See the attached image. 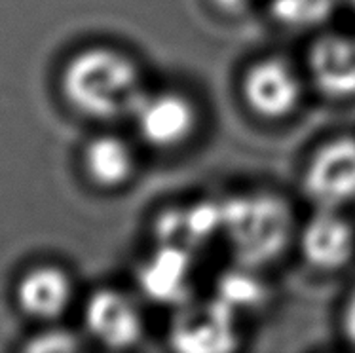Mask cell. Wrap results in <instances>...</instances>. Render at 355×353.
<instances>
[{
  "instance_id": "cell-5",
  "label": "cell",
  "mask_w": 355,
  "mask_h": 353,
  "mask_svg": "<svg viewBox=\"0 0 355 353\" xmlns=\"http://www.w3.org/2000/svg\"><path fill=\"white\" fill-rule=\"evenodd\" d=\"M171 329L175 350L189 353H220L238 346L236 311L223 300L181 306Z\"/></svg>"
},
{
  "instance_id": "cell-13",
  "label": "cell",
  "mask_w": 355,
  "mask_h": 353,
  "mask_svg": "<svg viewBox=\"0 0 355 353\" xmlns=\"http://www.w3.org/2000/svg\"><path fill=\"white\" fill-rule=\"evenodd\" d=\"M84 166L99 187L118 188L135 173V154L122 137L99 135L86 146Z\"/></svg>"
},
{
  "instance_id": "cell-12",
  "label": "cell",
  "mask_w": 355,
  "mask_h": 353,
  "mask_svg": "<svg viewBox=\"0 0 355 353\" xmlns=\"http://www.w3.org/2000/svg\"><path fill=\"white\" fill-rule=\"evenodd\" d=\"M73 298L71 279L58 268H37L23 277L19 285V302L37 318H58Z\"/></svg>"
},
{
  "instance_id": "cell-3",
  "label": "cell",
  "mask_w": 355,
  "mask_h": 353,
  "mask_svg": "<svg viewBox=\"0 0 355 353\" xmlns=\"http://www.w3.org/2000/svg\"><path fill=\"white\" fill-rule=\"evenodd\" d=\"M304 194L319 207L338 209L355 200V137H336L313 154L302 177Z\"/></svg>"
},
{
  "instance_id": "cell-18",
  "label": "cell",
  "mask_w": 355,
  "mask_h": 353,
  "mask_svg": "<svg viewBox=\"0 0 355 353\" xmlns=\"http://www.w3.org/2000/svg\"><path fill=\"white\" fill-rule=\"evenodd\" d=\"M218 6L223 8L225 12H230V14H241L249 8V2L251 0H215Z\"/></svg>"
},
{
  "instance_id": "cell-11",
  "label": "cell",
  "mask_w": 355,
  "mask_h": 353,
  "mask_svg": "<svg viewBox=\"0 0 355 353\" xmlns=\"http://www.w3.org/2000/svg\"><path fill=\"white\" fill-rule=\"evenodd\" d=\"M313 84L331 99L355 97V38L340 33L319 36L308 53Z\"/></svg>"
},
{
  "instance_id": "cell-7",
  "label": "cell",
  "mask_w": 355,
  "mask_h": 353,
  "mask_svg": "<svg viewBox=\"0 0 355 353\" xmlns=\"http://www.w3.org/2000/svg\"><path fill=\"white\" fill-rule=\"evenodd\" d=\"M192 255L182 247L158 243L137 270V283L145 296L164 306L181 308L189 304L194 289Z\"/></svg>"
},
{
  "instance_id": "cell-10",
  "label": "cell",
  "mask_w": 355,
  "mask_h": 353,
  "mask_svg": "<svg viewBox=\"0 0 355 353\" xmlns=\"http://www.w3.org/2000/svg\"><path fill=\"white\" fill-rule=\"evenodd\" d=\"M223 234V202L202 200L184 207L162 211L154 223V236L162 246L198 251Z\"/></svg>"
},
{
  "instance_id": "cell-1",
  "label": "cell",
  "mask_w": 355,
  "mask_h": 353,
  "mask_svg": "<svg viewBox=\"0 0 355 353\" xmlns=\"http://www.w3.org/2000/svg\"><path fill=\"white\" fill-rule=\"evenodd\" d=\"M63 92L74 108L99 120L131 116L146 94L135 61L112 48H87L63 72Z\"/></svg>"
},
{
  "instance_id": "cell-19",
  "label": "cell",
  "mask_w": 355,
  "mask_h": 353,
  "mask_svg": "<svg viewBox=\"0 0 355 353\" xmlns=\"http://www.w3.org/2000/svg\"><path fill=\"white\" fill-rule=\"evenodd\" d=\"M348 2H349V6H352L355 10V0H348Z\"/></svg>"
},
{
  "instance_id": "cell-8",
  "label": "cell",
  "mask_w": 355,
  "mask_h": 353,
  "mask_svg": "<svg viewBox=\"0 0 355 353\" xmlns=\"http://www.w3.org/2000/svg\"><path fill=\"white\" fill-rule=\"evenodd\" d=\"M300 251L308 264L321 272L346 268L355 255V228L336 209L319 207L302 226Z\"/></svg>"
},
{
  "instance_id": "cell-14",
  "label": "cell",
  "mask_w": 355,
  "mask_h": 353,
  "mask_svg": "<svg viewBox=\"0 0 355 353\" xmlns=\"http://www.w3.org/2000/svg\"><path fill=\"white\" fill-rule=\"evenodd\" d=\"M257 268L238 264L230 272L220 275L217 282V298L234 311L253 310L266 298V283L254 274Z\"/></svg>"
},
{
  "instance_id": "cell-9",
  "label": "cell",
  "mask_w": 355,
  "mask_h": 353,
  "mask_svg": "<svg viewBox=\"0 0 355 353\" xmlns=\"http://www.w3.org/2000/svg\"><path fill=\"white\" fill-rule=\"evenodd\" d=\"M84 318L87 331L114 350L135 346L145 332L143 316L135 302L125 293L114 289H101L92 295Z\"/></svg>"
},
{
  "instance_id": "cell-15",
  "label": "cell",
  "mask_w": 355,
  "mask_h": 353,
  "mask_svg": "<svg viewBox=\"0 0 355 353\" xmlns=\"http://www.w3.org/2000/svg\"><path fill=\"white\" fill-rule=\"evenodd\" d=\"M338 0H268L272 17L295 31H310L331 19Z\"/></svg>"
},
{
  "instance_id": "cell-17",
  "label": "cell",
  "mask_w": 355,
  "mask_h": 353,
  "mask_svg": "<svg viewBox=\"0 0 355 353\" xmlns=\"http://www.w3.org/2000/svg\"><path fill=\"white\" fill-rule=\"evenodd\" d=\"M342 327H344V332H346V338L355 346V291L352 293L348 302H346V308H344Z\"/></svg>"
},
{
  "instance_id": "cell-16",
  "label": "cell",
  "mask_w": 355,
  "mask_h": 353,
  "mask_svg": "<svg viewBox=\"0 0 355 353\" xmlns=\"http://www.w3.org/2000/svg\"><path fill=\"white\" fill-rule=\"evenodd\" d=\"M35 350H73L76 347V342L71 334L65 332H51L48 336H42L35 342Z\"/></svg>"
},
{
  "instance_id": "cell-6",
  "label": "cell",
  "mask_w": 355,
  "mask_h": 353,
  "mask_svg": "<svg viewBox=\"0 0 355 353\" xmlns=\"http://www.w3.org/2000/svg\"><path fill=\"white\" fill-rule=\"evenodd\" d=\"M241 92L247 107L264 120H282L302 99V80L289 61L266 58L247 69Z\"/></svg>"
},
{
  "instance_id": "cell-2",
  "label": "cell",
  "mask_w": 355,
  "mask_h": 353,
  "mask_svg": "<svg viewBox=\"0 0 355 353\" xmlns=\"http://www.w3.org/2000/svg\"><path fill=\"white\" fill-rule=\"evenodd\" d=\"M295 213L274 192H249L223 202V238L238 264L262 268L276 262L295 236Z\"/></svg>"
},
{
  "instance_id": "cell-4",
  "label": "cell",
  "mask_w": 355,
  "mask_h": 353,
  "mask_svg": "<svg viewBox=\"0 0 355 353\" xmlns=\"http://www.w3.org/2000/svg\"><path fill=\"white\" fill-rule=\"evenodd\" d=\"M131 116L141 139L159 150L181 146L198 128V108L177 92L145 94Z\"/></svg>"
}]
</instances>
